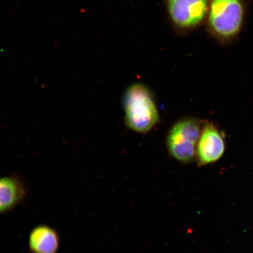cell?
Instances as JSON below:
<instances>
[{"label": "cell", "instance_id": "52a82bcc", "mask_svg": "<svg viewBox=\"0 0 253 253\" xmlns=\"http://www.w3.org/2000/svg\"><path fill=\"white\" fill-rule=\"evenodd\" d=\"M58 232L48 226L40 225L31 231L29 248L33 253H56L59 249Z\"/></svg>", "mask_w": 253, "mask_h": 253}, {"label": "cell", "instance_id": "5b68a950", "mask_svg": "<svg viewBox=\"0 0 253 253\" xmlns=\"http://www.w3.org/2000/svg\"><path fill=\"white\" fill-rule=\"evenodd\" d=\"M225 144L219 129L212 123L204 122L196 154L199 165L216 162L223 156Z\"/></svg>", "mask_w": 253, "mask_h": 253}, {"label": "cell", "instance_id": "7a4b0ae2", "mask_svg": "<svg viewBox=\"0 0 253 253\" xmlns=\"http://www.w3.org/2000/svg\"><path fill=\"white\" fill-rule=\"evenodd\" d=\"M244 14L241 0H211L208 24L211 34L220 40L233 39L242 29Z\"/></svg>", "mask_w": 253, "mask_h": 253}, {"label": "cell", "instance_id": "6da1fadb", "mask_svg": "<svg viewBox=\"0 0 253 253\" xmlns=\"http://www.w3.org/2000/svg\"><path fill=\"white\" fill-rule=\"evenodd\" d=\"M123 103L126 126L132 131L147 134L160 121L153 94L144 84L135 83L129 86L123 94Z\"/></svg>", "mask_w": 253, "mask_h": 253}, {"label": "cell", "instance_id": "277c9868", "mask_svg": "<svg viewBox=\"0 0 253 253\" xmlns=\"http://www.w3.org/2000/svg\"><path fill=\"white\" fill-rule=\"evenodd\" d=\"M210 0H168L170 19L177 27L192 29L198 26L208 14Z\"/></svg>", "mask_w": 253, "mask_h": 253}, {"label": "cell", "instance_id": "8992f818", "mask_svg": "<svg viewBox=\"0 0 253 253\" xmlns=\"http://www.w3.org/2000/svg\"><path fill=\"white\" fill-rule=\"evenodd\" d=\"M26 191L20 179L15 177L0 178V213L13 210L23 200Z\"/></svg>", "mask_w": 253, "mask_h": 253}, {"label": "cell", "instance_id": "3957f363", "mask_svg": "<svg viewBox=\"0 0 253 253\" xmlns=\"http://www.w3.org/2000/svg\"><path fill=\"white\" fill-rule=\"evenodd\" d=\"M203 124L201 120L195 118H183L174 123L166 140L170 156L182 163L194 160Z\"/></svg>", "mask_w": 253, "mask_h": 253}]
</instances>
